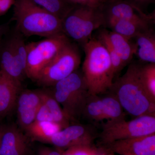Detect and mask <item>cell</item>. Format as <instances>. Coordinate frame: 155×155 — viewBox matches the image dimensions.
<instances>
[{
    "label": "cell",
    "mask_w": 155,
    "mask_h": 155,
    "mask_svg": "<svg viewBox=\"0 0 155 155\" xmlns=\"http://www.w3.org/2000/svg\"><path fill=\"white\" fill-rule=\"evenodd\" d=\"M101 97L104 120L107 122H117L125 119L124 110L116 96L108 91Z\"/></svg>",
    "instance_id": "obj_21"
},
{
    "label": "cell",
    "mask_w": 155,
    "mask_h": 155,
    "mask_svg": "<svg viewBox=\"0 0 155 155\" xmlns=\"http://www.w3.org/2000/svg\"><path fill=\"white\" fill-rule=\"evenodd\" d=\"M0 70L22 87L26 73L20 67L14 54L10 35L5 39L3 38L0 45Z\"/></svg>",
    "instance_id": "obj_13"
},
{
    "label": "cell",
    "mask_w": 155,
    "mask_h": 155,
    "mask_svg": "<svg viewBox=\"0 0 155 155\" xmlns=\"http://www.w3.org/2000/svg\"><path fill=\"white\" fill-rule=\"evenodd\" d=\"M94 37L101 41L107 51L110 59L114 75L119 73L125 67V65L121 58L116 52L110 42L108 41L104 32L103 28L101 27L99 28L97 31L96 35L95 37Z\"/></svg>",
    "instance_id": "obj_25"
},
{
    "label": "cell",
    "mask_w": 155,
    "mask_h": 155,
    "mask_svg": "<svg viewBox=\"0 0 155 155\" xmlns=\"http://www.w3.org/2000/svg\"><path fill=\"white\" fill-rule=\"evenodd\" d=\"M103 29L108 41L121 58L125 67L130 64L136 52L134 42L112 31L105 28Z\"/></svg>",
    "instance_id": "obj_17"
},
{
    "label": "cell",
    "mask_w": 155,
    "mask_h": 155,
    "mask_svg": "<svg viewBox=\"0 0 155 155\" xmlns=\"http://www.w3.org/2000/svg\"><path fill=\"white\" fill-rule=\"evenodd\" d=\"M154 23L153 19L138 20L111 19L105 21L104 27H108L111 31L132 40L139 34L152 28Z\"/></svg>",
    "instance_id": "obj_15"
},
{
    "label": "cell",
    "mask_w": 155,
    "mask_h": 155,
    "mask_svg": "<svg viewBox=\"0 0 155 155\" xmlns=\"http://www.w3.org/2000/svg\"><path fill=\"white\" fill-rule=\"evenodd\" d=\"M62 155H74L71 149L69 148L62 152Z\"/></svg>",
    "instance_id": "obj_33"
},
{
    "label": "cell",
    "mask_w": 155,
    "mask_h": 155,
    "mask_svg": "<svg viewBox=\"0 0 155 155\" xmlns=\"http://www.w3.org/2000/svg\"><path fill=\"white\" fill-rule=\"evenodd\" d=\"M105 21L111 19L142 20L155 19V12L150 14L139 13L125 0H108L102 7Z\"/></svg>",
    "instance_id": "obj_14"
},
{
    "label": "cell",
    "mask_w": 155,
    "mask_h": 155,
    "mask_svg": "<svg viewBox=\"0 0 155 155\" xmlns=\"http://www.w3.org/2000/svg\"><path fill=\"white\" fill-rule=\"evenodd\" d=\"M9 25L8 23L0 25V35H5L9 31Z\"/></svg>",
    "instance_id": "obj_32"
},
{
    "label": "cell",
    "mask_w": 155,
    "mask_h": 155,
    "mask_svg": "<svg viewBox=\"0 0 155 155\" xmlns=\"http://www.w3.org/2000/svg\"><path fill=\"white\" fill-rule=\"evenodd\" d=\"M120 155H155V133L115 141L106 146Z\"/></svg>",
    "instance_id": "obj_11"
},
{
    "label": "cell",
    "mask_w": 155,
    "mask_h": 155,
    "mask_svg": "<svg viewBox=\"0 0 155 155\" xmlns=\"http://www.w3.org/2000/svg\"><path fill=\"white\" fill-rule=\"evenodd\" d=\"M134 8L139 13L145 14L144 10L150 4L153 3L155 0H125Z\"/></svg>",
    "instance_id": "obj_29"
},
{
    "label": "cell",
    "mask_w": 155,
    "mask_h": 155,
    "mask_svg": "<svg viewBox=\"0 0 155 155\" xmlns=\"http://www.w3.org/2000/svg\"><path fill=\"white\" fill-rule=\"evenodd\" d=\"M13 19L15 28L24 36L46 38L63 33L62 20L31 0H15Z\"/></svg>",
    "instance_id": "obj_3"
},
{
    "label": "cell",
    "mask_w": 155,
    "mask_h": 155,
    "mask_svg": "<svg viewBox=\"0 0 155 155\" xmlns=\"http://www.w3.org/2000/svg\"><path fill=\"white\" fill-rule=\"evenodd\" d=\"M108 155H114V153H110Z\"/></svg>",
    "instance_id": "obj_36"
},
{
    "label": "cell",
    "mask_w": 155,
    "mask_h": 155,
    "mask_svg": "<svg viewBox=\"0 0 155 155\" xmlns=\"http://www.w3.org/2000/svg\"><path fill=\"white\" fill-rule=\"evenodd\" d=\"M35 121H48L54 122L52 116L50 114L49 111L48 110L42 102L41 100V103L37 113Z\"/></svg>",
    "instance_id": "obj_27"
},
{
    "label": "cell",
    "mask_w": 155,
    "mask_h": 155,
    "mask_svg": "<svg viewBox=\"0 0 155 155\" xmlns=\"http://www.w3.org/2000/svg\"><path fill=\"white\" fill-rule=\"evenodd\" d=\"M62 129L61 125L55 122L35 121L24 131L31 140L48 143L55 134Z\"/></svg>",
    "instance_id": "obj_19"
},
{
    "label": "cell",
    "mask_w": 155,
    "mask_h": 155,
    "mask_svg": "<svg viewBox=\"0 0 155 155\" xmlns=\"http://www.w3.org/2000/svg\"><path fill=\"white\" fill-rule=\"evenodd\" d=\"M28 137L14 125L2 127L1 155H27Z\"/></svg>",
    "instance_id": "obj_12"
},
{
    "label": "cell",
    "mask_w": 155,
    "mask_h": 155,
    "mask_svg": "<svg viewBox=\"0 0 155 155\" xmlns=\"http://www.w3.org/2000/svg\"><path fill=\"white\" fill-rule=\"evenodd\" d=\"M155 133V116L145 115L126 121L106 122L102 125L100 141L104 145L122 140Z\"/></svg>",
    "instance_id": "obj_8"
},
{
    "label": "cell",
    "mask_w": 155,
    "mask_h": 155,
    "mask_svg": "<svg viewBox=\"0 0 155 155\" xmlns=\"http://www.w3.org/2000/svg\"><path fill=\"white\" fill-rule=\"evenodd\" d=\"M63 150H56L49 147H42L39 150L38 155H62Z\"/></svg>",
    "instance_id": "obj_31"
},
{
    "label": "cell",
    "mask_w": 155,
    "mask_h": 155,
    "mask_svg": "<svg viewBox=\"0 0 155 155\" xmlns=\"http://www.w3.org/2000/svg\"><path fill=\"white\" fill-rule=\"evenodd\" d=\"M74 155H98L91 146H78L70 148Z\"/></svg>",
    "instance_id": "obj_28"
},
{
    "label": "cell",
    "mask_w": 155,
    "mask_h": 155,
    "mask_svg": "<svg viewBox=\"0 0 155 155\" xmlns=\"http://www.w3.org/2000/svg\"><path fill=\"white\" fill-rule=\"evenodd\" d=\"M1 134H2V127H0V144H1ZM1 155V153H0Z\"/></svg>",
    "instance_id": "obj_35"
},
{
    "label": "cell",
    "mask_w": 155,
    "mask_h": 155,
    "mask_svg": "<svg viewBox=\"0 0 155 155\" xmlns=\"http://www.w3.org/2000/svg\"><path fill=\"white\" fill-rule=\"evenodd\" d=\"M21 90L22 87L0 70V117H5L13 110Z\"/></svg>",
    "instance_id": "obj_16"
},
{
    "label": "cell",
    "mask_w": 155,
    "mask_h": 155,
    "mask_svg": "<svg viewBox=\"0 0 155 155\" xmlns=\"http://www.w3.org/2000/svg\"><path fill=\"white\" fill-rule=\"evenodd\" d=\"M136 46L137 55L142 62L155 63V33L153 28L139 34L132 40Z\"/></svg>",
    "instance_id": "obj_18"
},
{
    "label": "cell",
    "mask_w": 155,
    "mask_h": 155,
    "mask_svg": "<svg viewBox=\"0 0 155 155\" xmlns=\"http://www.w3.org/2000/svg\"><path fill=\"white\" fill-rule=\"evenodd\" d=\"M81 62L76 44L69 42L41 72L36 82L43 87H50L78 69Z\"/></svg>",
    "instance_id": "obj_7"
},
{
    "label": "cell",
    "mask_w": 155,
    "mask_h": 155,
    "mask_svg": "<svg viewBox=\"0 0 155 155\" xmlns=\"http://www.w3.org/2000/svg\"><path fill=\"white\" fill-rule=\"evenodd\" d=\"M73 5L87 6L92 8H100L108 0H66Z\"/></svg>",
    "instance_id": "obj_26"
},
{
    "label": "cell",
    "mask_w": 155,
    "mask_h": 155,
    "mask_svg": "<svg viewBox=\"0 0 155 155\" xmlns=\"http://www.w3.org/2000/svg\"><path fill=\"white\" fill-rule=\"evenodd\" d=\"M42 8L63 20L75 5L66 0H31Z\"/></svg>",
    "instance_id": "obj_22"
},
{
    "label": "cell",
    "mask_w": 155,
    "mask_h": 155,
    "mask_svg": "<svg viewBox=\"0 0 155 155\" xmlns=\"http://www.w3.org/2000/svg\"><path fill=\"white\" fill-rule=\"evenodd\" d=\"M82 47L85 58L82 72L89 94L91 95L104 94L110 88L115 76L107 51L94 36Z\"/></svg>",
    "instance_id": "obj_2"
},
{
    "label": "cell",
    "mask_w": 155,
    "mask_h": 155,
    "mask_svg": "<svg viewBox=\"0 0 155 155\" xmlns=\"http://www.w3.org/2000/svg\"><path fill=\"white\" fill-rule=\"evenodd\" d=\"M140 64L132 63L121 77L114 81L109 92L116 96L124 110L135 117L155 115V101L140 81Z\"/></svg>",
    "instance_id": "obj_1"
},
{
    "label": "cell",
    "mask_w": 155,
    "mask_h": 155,
    "mask_svg": "<svg viewBox=\"0 0 155 155\" xmlns=\"http://www.w3.org/2000/svg\"><path fill=\"white\" fill-rule=\"evenodd\" d=\"M96 133L93 127L88 125H69L58 131L50 138L48 143L58 149H68L78 146H92Z\"/></svg>",
    "instance_id": "obj_9"
},
{
    "label": "cell",
    "mask_w": 155,
    "mask_h": 155,
    "mask_svg": "<svg viewBox=\"0 0 155 155\" xmlns=\"http://www.w3.org/2000/svg\"><path fill=\"white\" fill-rule=\"evenodd\" d=\"M102 7L75 6L62 20L63 33L83 46L94 31L105 27Z\"/></svg>",
    "instance_id": "obj_5"
},
{
    "label": "cell",
    "mask_w": 155,
    "mask_h": 155,
    "mask_svg": "<svg viewBox=\"0 0 155 155\" xmlns=\"http://www.w3.org/2000/svg\"><path fill=\"white\" fill-rule=\"evenodd\" d=\"M15 2V0H0V16L6 14Z\"/></svg>",
    "instance_id": "obj_30"
},
{
    "label": "cell",
    "mask_w": 155,
    "mask_h": 155,
    "mask_svg": "<svg viewBox=\"0 0 155 155\" xmlns=\"http://www.w3.org/2000/svg\"><path fill=\"white\" fill-rule=\"evenodd\" d=\"M51 87L53 95L70 122H76L83 116L90 94L82 71L78 69Z\"/></svg>",
    "instance_id": "obj_4"
},
{
    "label": "cell",
    "mask_w": 155,
    "mask_h": 155,
    "mask_svg": "<svg viewBox=\"0 0 155 155\" xmlns=\"http://www.w3.org/2000/svg\"><path fill=\"white\" fill-rule=\"evenodd\" d=\"M64 33L26 44V77L35 81L43 69L70 42Z\"/></svg>",
    "instance_id": "obj_6"
},
{
    "label": "cell",
    "mask_w": 155,
    "mask_h": 155,
    "mask_svg": "<svg viewBox=\"0 0 155 155\" xmlns=\"http://www.w3.org/2000/svg\"><path fill=\"white\" fill-rule=\"evenodd\" d=\"M41 103L39 91L21 90L16 102L17 121L21 129L25 130L35 122Z\"/></svg>",
    "instance_id": "obj_10"
},
{
    "label": "cell",
    "mask_w": 155,
    "mask_h": 155,
    "mask_svg": "<svg viewBox=\"0 0 155 155\" xmlns=\"http://www.w3.org/2000/svg\"><path fill=\"white\" fill-rule=\"evenodd\" d=\"M4 36H5V35H0V45H1V43H2V41L3 39V38L4 37Z\"/></svg>",
    "instance_id": "obj_34"
},
{
    "label": "cell",
    "mask_w": 155,
    "mask_h": 155,
    "mask_svg": "<svg viewBox=\"0 0 155 155\" xmlns=\"http://www.w3.org/2000/svg\"><path fill=\"white\" fill-rule=\"evenodd\" d=\"M39 90L41 102L52 116L54 122L61 125L63 129L70 125V120L53 95L51 89L43 87L39 89Z\"/></svg>",
    "instance_id": "obj_20"
},
{
    "label": "cell",
    "mask_w": 155,
    "mask_h": 155,
    "mask_svg": "<svg viewBox=\"0 0 155 155\" xmlns=\"http://www.w3.org/2000/svg\"><path fill=\"white\" fill-rule=\"evenodd\" d=\"M95 122L104 120L101 95H90L87 98L83 116Z\"/></svg>",
    "instance_id": "obj_24"
},
{
    "label": "cell",
    "mask_w": 155,
    "mask_h": 155,
    "mask_svg": "<svg viewBox=\"0 0 155 155\" xmlns=\"http://www.w3.org/2000/svg\"><path fill=\"white\" fill-rule=\"evenodd\" d=\"M139 75L145 89L155 101V63L140 65Z\"/></svg>",
    "instance_id": "obj_23"
}]
</instances>
